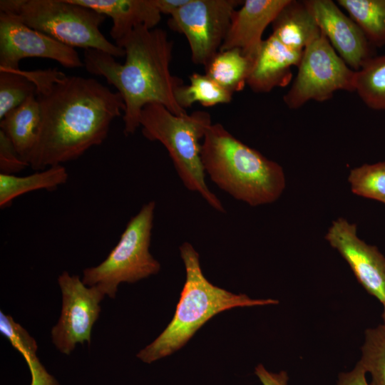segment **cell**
Returning a JSON list of instances; mask_svg holds the SVG:
<instances>
[{
    "instance_id": "cell-29",
    "label": "cell",
    "mask_w": 385,
    "mask_h": 385,
    "mask_svg": "<svg viewBox=\"0 0 385 385\" xmlns=\"http://www.w3.org/2000/svg\"><path fill=\"white\" fill-rule=\"evenodd\" d=\"M255 373L262 385H287L288 376L284 371L272 373L267 371L262 364H258Z\"/></svg>"
},
{
    "instance_id": "cell-25",
    "label": "cell",
    "mask_w": 385,
    "mask_h": 385,
    "mask_svg": "<svg viewBox=\"0 0 385 385\" xmlns=\"http://www.w3.org/2000/svg\"><path fill=\"white\" fill-rule=\"evenodd\" d=\"M359 361L371 376L370 385H385V326L367 329Z\"/></svg>"
},
{
    "instance_id": "cell-7",
    "label": "cell",
    "mask_w": 385,
    "mask_h": 385,
    "mask_svg": "<svg viewBox=\"0 0 385 385\" xmlns=\"http://www.w3.org/2000/svg\"><path fill=\"white\" fill-rule=\"evenodd\" d=\"M155 208L154 201L142 206L128 221L106 260L83 270L84 284L96 285L105 294L114 298L120 283H134L160 271V263L149 252Z\"/></svg>"
},
{
    "instance_id": "cell-15",
    "label": "cell",
    "mask_w": 385,
    "mask_h": 385,
    "mask_svg": "<svg viewBox=\"0 0 385 385\" xmlns=\"http://www.w3.org/2000/svg\"><path fill=\"white\" fill-rule=\"evenodd\" d=\"M303 51L289 48L272 35L264 40L253 61L247 84L255 92L268 93L288 85L292 66H298Z\"/></svg>"
},
{
    "instance_id": "cell-23",
    "label": "cell",
    "mask_w": 385,
    "mask_h": 385,
    "mask_svg": "<svg viewBox=\"0 0 385 385\" xmlns=\"http://www.w3.org/2000/svg\"><path fill=\"white\" fill-rule=\"evenodd\" d=\"M354 91L369 108L385 111V54L370 58L356 71Z\"/></svg>"
},
{
    "instance_id": "cell-30",
    "label": "cell",
    "mask_w": 385,
    "mask_h": 385,
    "mask_svg": "<svg viewBox=\"0 0 385 385\" xmlns=\"http://www.w3.org/2000/svg\"><path fill=\"white\" fill-rule=\"evenodd\" d=\"M366 374L359 362L351 371L339 375L337 385H370L366 381Z\"/></svg>"
},
{
    "instance_id": "cell-27",
    "label": "cell",
    "mask_w": 385,
    "mask_h": 385,
    "mask_svg": "<svg viewBox=\"0 0 385 385\" xmlns=\"http://www.w3.org/2000/svg\"><path fill=\"white\" fill-rule=\"evenodd\" d=\"M35 93L34 83L20 69H0V120Z\"/></svg>"
},
{
    "instance_id": "cell-17",
    "label": "cell",
    "mask_w": 385,
    "mask_h": 385,
    "mask_svg": "<svg viewBox=\"0 0 385 385\" xmlns=\"http://www.w3.org/2000/svg\"><path fill=\"white\" fill-rule=\"evenodd\" d=\"M272 35L298 51L314 40L321 31L305 1L288 0L272 23Z\"/></svg>"
},
{
    "instance_id": "cell-2",
    "label": "cell",
    "mask_w": 385,
    "mask_h": 385,
    "mask_svg": "<svg viewBox=\"0 0 385 385\" xmlns=\"http://www.w3.org/2000/svg\"><path fill=\"white\" fill-rule=\"evenodd\" d=\"M115 43L125 51L124 63L95 49H85L83 61L89 73L103 76L121 95L125 135L140 127V113L147 104L163 105L179 116L188 114L175 99V88L183 83L170 73L173 43L165 31L138 26Z\"/></svg>"
},
{
    "instance_id": "cell-28",
    "label": "cell",
    "mask_w": 385,
    "mask_h": 385,
    "mask_svg": "<svg viewBox=\"0 0 385 385\" xmlns=\"http://www.w3.org/2000/svg\"><path fill=\"white\" fill-rule=\"evenodd\" d=\"M29 165L17 152L11 140L0 130V173L14 175Z\"/></svg>"
},
{
    "instance_id": "cell-6",
    "label": "cell",
    "mask_w": 385,
    "mask_h": 385,
    "mask_svg": "<svg viewBox=\"0 0 385 385\" xmlns=\"http://www.w3.org/2000/svg\"><path fill=\"white\" fill-rule=\"evenodd\" d=\"M0 12L71 47L95 49L115 58L125 56L100 30L106 16L71 0H1Z\"/></svg>"
},
{
    "instance_id": "cell-26",
    "label": "cell",
    "mask_w": 385,
    "mask_h": 385,
    "mask_svg": "<svg viewBox=\"0 0 385 385\" xmlns=\"http://www.w3.org/2000/svg\"><path fill=\"white\" fill-rule=\"evenodd\" d=\"M348 181L354 194L385 204V162L351 170Z\"/></svg>"
},
{
    "instance_id": "cell-3",
    "label": "cell",
    "mask_w": 385,
    "mask_h": 385,
    "mask_svg": "<svg viewBox=\"0 0 385 385\" xmlns=\"http://www.w3.org/2000/svg\"><path fill=\"white\" fill-rule=\"evenodd\" d=\"M201 145L205 174L221 190L251 206L272 203L285 188L282 168L245 144L219 123L207 129Z\"/></svg>"
},
{
    "instance_id": "cell-20",
    "label": "cell",
    "mask_w": 385,
    "mask_h": 385,
    "mask_svg": "<svg viewBox=\"0 0 385 385\" xmlns=\"http://www.w3.org/2000/svg\"><path fill=\"white\" fill-rule=\"evenodd\" d=\"M253 61L237 48L220 51L205 66V74L233 94L247 84Z\"/></svg>"
},
{
    "instance_id": "cell-16",
    "label": "cell",
    "mask_w": 385,
    "mask_h": 385,
    "mask_svg": "<svg viewBox=\"0 0 385 385\" xmlns=\"http://www.w3.org/2000/svg\"><path fill=\"white\" fill-rule=\"evenodd\" d=\"M71 1L111 18L113 26L110 35L115 42L138 26L153 29L161 19V14L153 0Z\"/></svg>"
},
{
    "instance_id": "cell-18",
    "label": "cell",
    "mask_w": 385,
    "mask_h": 385,
    "mask_svg": "<svg viewBox=\"0 0 385 385\" xmlns=\"http://www.w3.org/2000/svg\"><path fill=\"white\" fill-rule=\"evenodd\" d=\"M40 120L39 103L36 95L33 94L6 113L0 121V130L11 140L26 163L36 141Z\"/></svg>"
},
{
    "instance_id": "cell-8",
    "label": "cell",
    "mask_w": 385,
    "mask_h": 385,
    "mask_svg": "<svg viewBox=\"0 0 385 385\" xmlns=\"http://www.w3.org/2000/svg\"><path fill=\"white\" fill-rule=\"evenodd\" d=\"M297 67V74L283 97L289 108H299L309 101H325L337 91H354L356 71L322 32L304 48Z\"/></svg>"
},
{
    "instance_id": "cell-24",
    "label": "cell",
    "mask_w": 385,
    "mask_h": 385,
    "mask_svg": "<svg viewBox=\"0 0 385 385\" xmlns=\"http://www.w3.org/2000/svg\"><path fill=\"white\" fill-rule=\"evenodd\" d=\"M190 83L178 86L174 93L175 99L183 109L199 102L205 107L228 103L232 93L225 91L206 74L194 73L189 77Z\"/></svg>"
},
{
    "instance_id": "cell-9",
    "label": "cell",
    "mask_w": 385,
    "mask_h": 385,
    "mask_svg": "<svg viewBox=\"0 0 385 385\" xmlns=\"http://www.w3.org/2000/svg\"><path fill=\"white\" fill-rule=\"evenodd\" d=\"M242 2L189 0L170 16L168 26L186 37L195 64L205 66L220 51L232 15Z\"/></svg>"
},
{
    "instance_id": "cell-19",
    "label": "cell",
    "mask_w": 385,
    "mask_h": 385,
    "mask_svg": "<svg viewBox=\"0 0 385 385\" xmlns=\"http://www.w3.org/2000/svg\"><path fill=\"white\" fill-rule=\"evenodd\" d=\"M68 178V172L62 165L51 166L26 176L0 173V207H8L15 198L31 191L53 190L64 184Z\"/></svg>"
},
{
    "instance_id": "cell-22",
    "label": "cell",
    "mask_w": 385,
    "mask_h": 385,
    "mask_svg": "<svg viewBox=\"0 0 385 385\" xmlns=\"http://www.w3.org/2000/svg\"><path fill=\"white\" fill-rule=\"evenodd\" d=\"M361 29L369 42L385 44V0H337Z\"/></svg>"
},
{
    "instance_id": "cell-21",
    "label": "cell",
    "mask_w": 385,
    "mask_h": 385,
    "mask_svg": "<svg viewBox=\"0 0 385 385\" xmlns=\"http://www.w3.org/2000/svg\"><path fill=\"white\" fill-rule=\"evenodd\" d=\"M0 332L24 357L31 374V385H59L37 357L38 347L34 339L10 315L2 311H0Z\"/></svg>"
},
{
    "instance_id": "cell-32",
    "label": "cell",
    "mask_w": 385,
    "mask_h": 385,
    "mask_svg": "<svg viewBox=\"0 0 385 385\" xmlns=\"http://www.w3.org/2000/svg\"><path fill=\"white\" fill-rule=\"evenodd\" d=\"M382 304L384 306V310L382 313V318L384 320V325L385 326V300L382 302Z\"/></svg>"
},
{
    "instance_id": "cell-13",
    "label": "cell",
    "mask_w": 385,
    "mask_h": 385,
    "mask_svg": "<svg viewBox=\"0 0 385 385\" xmlns=\"http://www.w3.org/2000/svg\"><path fill=\"white\" fill-rule=\"evenodd\" d=\"M322 34L343 61L358 71L370 58L369 42L359 26L332 0H305Z\"/></svg>"
},
{
    "instance_id": "cell-10",
    "label": "cell",
    "mask_w": 385,
    "mask_h": 385,
    "mask_svg": "<svg viewBox=\"0 0 385 385\" xmlns=\"http://www.w3.org/2000/svg\"><path fill=\"white\" fill-rule=\"evenodd\" d=\"M62 293L58 322L51 329L52 342L61 353L70 354L77 343L91 344V329L101 312L105 293L96 285L87 287L78 275L64 271L58 278Z\"/></svg>"
},
{
    "instance_id": "cell-14",
    "label": "cell",
    "mask_w": 385,
    "mask_h": 385,
    "mask_svg": "<svg viewBox=\"0 0 385 385\" xmlns=\"http://www.w3.org/2000/svg\"><path fill=\"white\" fill-rule=\"evenodd\" d=\"M288 0H245L234 12L220 51L239 48L254 61L262 34Z\"/></svg>"
},
{
    "instance_id": "cell-5",
    "label": "cell",
    "mask_w": 385,
    "mask_h": 385,
    "mask_svg": "<svg viewBox=\"0 0 385 385\" xmlns=\"http://www.w3.org/2000/svg\"><path fill=\"white\" fill-rule=\"evenodd\" d=\"M139 123L145 138L159 141L166 148L185 187L198 192L215 210L225 212L221 201L207 187L201 159L200 140L212 124L210 115L196 111L179 116L163 105L149 103L143 108Z\"/></svg>"
},
{
    "instance_id": "cell-1",
    "label": "cell",
    "mask_w": 385,
    "mask_h": 385,
    "mask_svg": "<svg viewBox=\"0 0 385 385\" xmlns=\"http://www.w3.org/2000/svg\"><path fill=\"white\" fill-rule=\"evenodd\" d=\"M36 86L41 120L27 158L40 171L76 160L107 138L125 106L121 95L93 78L66 76L57 68L23 71Z\"/></svg>"
},
{
    "instance_id": "cell-11",
    "label": "cell",
    "mask_w": 385,
    "mask_h": 385,
    "mask_svg": "<svg viewBox=\"0 0 385 385\" xmlns=\"http://www.w3.org/2000/svg\"><path fill=\"white\" fill-rule=\"evenodd\" d=\"M29 57L52 59L66 68L84 66L73 47L0 12V69L19 70V62Z\"/></svg>"
},
{
    "instance_id": "cell-12",
    "label": "cell",
    "mask_w": 385,
    "mask_h": 385,
    "mask_svg": "<svg viewBox=\"0 0 385 385\" xmlns=\"http://www.w3.org/2000/svg\"><path fill=\"white\" fill-rule=\"evenodd\" d=\"M325 239L346 260L365 290L382 303L385 300V257L377 247L361 240L356 225L342 217L332 222Z\"/></svg>"
},
{
    "instance_id": "cell-4",
    "label": "cell",
    "mask_w": 385,
    "mask_h": 385,
    "mask_svg": "<svg viewBox=\"0 0 385 385\" xmlns=\"http://www.w3.org/2000/svg\"><path fill=\"white\" fill-rule=\"evenodd\" d=\"M185 282L175 314L163 332L137 354L150 364L181 349L195 333L216 314L232 308L274 304L272 299H252L233 294L210 283L201 270L199 254L188 242L180 247Z\"/></svg>"
},
{
    "instance_id": "cell-31",
    "label": "cell",
    "mask_w": 385,
    "mask_h": 385,
    "mask_svg": "<svg viewBox=\"0 0 385 385\" xmlns=\"http://www.w3.org/2000/svg\"><path fill=\"white\" fill-rule=\"evenodd\" d=\"M189 0H153L155 7L162 14L172 16Z\"/></svg>"
}]
</instances>
